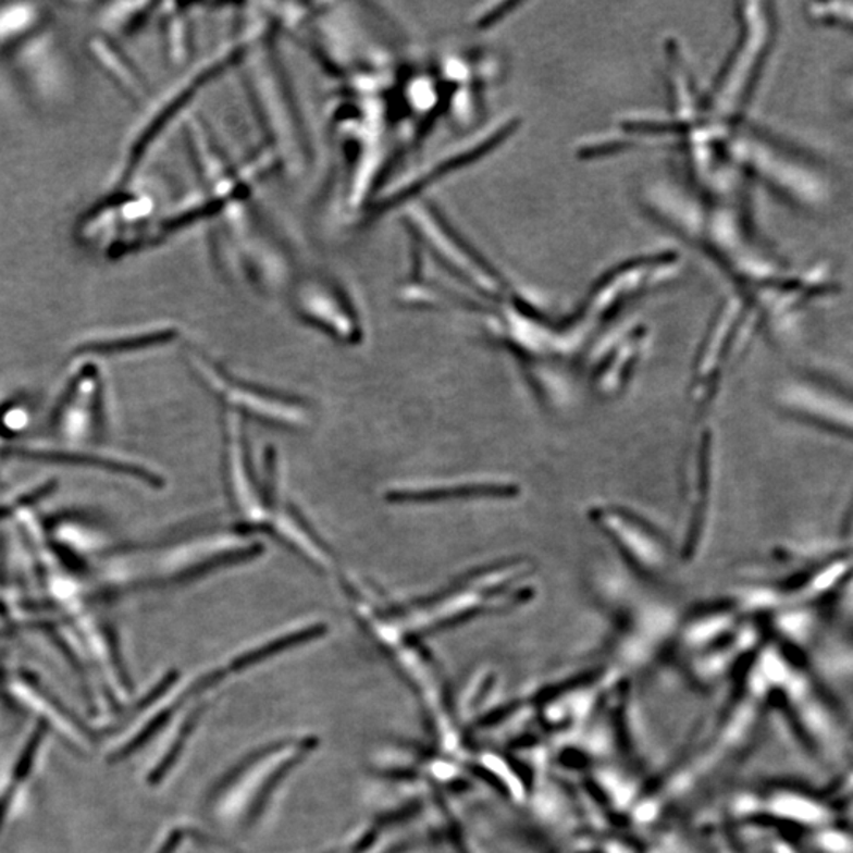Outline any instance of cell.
Returning a JSON list of instances; mask_svg holds the SVG:
<instances>
[{
	"label": "cell",
	"mask_w": 853,
	"mask_h": 853,
	"mask_svg": "<svg viewBox=\"0 0 853 853\" xmlns=\"http://www.w3.org/2000/svg\"><path fill=\"white\" fill-rule=\"evenodd\" d=\"M781 410L792 418L853 440V393L819 378L790 380L778 394Z\"/></svg>",
	"instance_id": "cell-2"
},
{
	"label": "cell",
	"mask_w": 853,
	"mask_h": 853,
	"mask_svg": "<svg viewBox=\"0 0 853 853\" xmlns=\"http://www.w3.org/2000/svg\"><path fill=\"white\" fill-rule=\"evenodd\" d=\"M297 312L320 331L346 344H356L361 334L351 302L329 282L317 283L314 280L312 285H302L297 296Z\"/></svg>",
	"instance_id": "cell-4"
},
{
	"label": "cell",
	"mask_w": 853,
	"mask_h": 853,
	"mask_svg": "<svg viewBox=\"0 0 853 853\" xmlns=\"http://www.w3.org/2000/svg\"><path fill=\"white\" fill-rule=\"evenodd\" d=\"M807 10L817 23L853 30V3H813Z\"/></svg>",
	"instance_id": "cell-5"
},
{
	"label": "cell",
	"mask_w": 853,
	"mask_h": 853,
	"mask_svg": "<svg viewBox=\"0 0 853 853\" xmlns=\"http://www.w3.org/2000/svg\"><path fill=\"white\" fill-rule=\"evenodd\" d=\"M194 366L209 390L228 404L233 412H248L272 424L286 426H300L309 419L307 408L293 397L275 394L257 384L244 383L202 356L195 358Z\"/></svg>",
	"instance_id": "cell-3"
},
{
	"label": "cell",
	"mask_w": 853,
	"mask_h": 853,
	"mask_svg": "<svg viewBox=\"0 0 853 853\" xmlns=\"http://www.w3.org/2000/svg\"><path fill=\"white\" fill-rule=\"evenodd\" d=\"M40 739H41V732L40 735H34V739L33 741H30L29 746H27V750L24 751V755L23 757H21L20 764H17V770L15 772L16 781H20V779H23L24 776H27V772H29L30 765H33L34 753L35 750H37L38 744H40ZM16 788L17 784H13L12 782V784H10V789L7 790L5 799H3L2 802H0V825L3 824L2 821L3 817H5L7 811H9L10 800H12L13 793H15Z\"/></svg>",
	"instance_id": "cell-6"
},
{
	"label": "cell",
	"mask_w": 853,
	"mask_h": 853,
	"mask_svg": "<svg viewBox=\"0 0 853 853\" xmlns=\"http://www.w3.org/2000/svg\"><path fill=\"white\" fill-rule=\"evenodd\" d=\"M721 157L800 211L825 212L837 201V181L819 159L746 119L722 139Z\"/></svg>",
	"instance_id": "cell-1"
},
{
	"label": "cell",
	"mask_w": 853,
	"mask_h": 853,
	"mask_svg": "<svg viewBox=\"0 0 853 853\" xmlns=\"http://www.w3.org/2000/svg\"><path fill=\"white\" fill-rule=\"evenodd\" d=\"M845 536H848V542L853 547V502L851 509H849L848 519H845Z\"/></svg>",
	"instance_id": "cell-7"
}]
</instances>
